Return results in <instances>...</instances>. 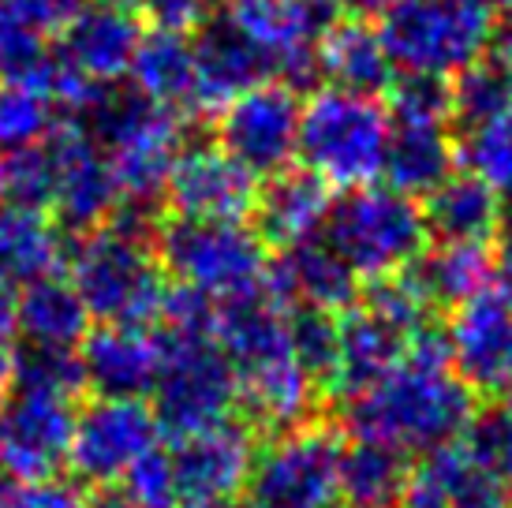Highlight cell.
Listing matches in <instances>:
<instances>
[{"instance_id":"obj_1","label":"cell","mask_w":512,"mask_h":508,"mask_svg":"<svg viewBox=\"0 0 512 508\" xmlns=\"http://www.w3.org/2000/svg\"><path fill=\"white\" fill-rule=\"evenodd\" d=\"M479 415V396L453 370L449 329L430 322L415 333L404 363L367 393L341 404V434L348 441H378L404 456H423L460 441Z\"/></svg>"},{"instance_id":"obj_2","label":"cell","mask_w":512,"mask_h":508,"mask_svg":"<svg viewBox=\"0 0 512 508\" xmlns=\"http://www.w3.org/2000/svg\"><path fill=\"white\" fill-rule=\"evenodd\" d=\"M68 269V281L75 284L94 325H157L169 277L150 236L109 221L79 236L68 251Z\"/></svg>"},{"instance_id":"obj_3","label":"cell","mask_w":512,"mask_h":508,"mask_svg":"<svg viewBox=\"0 0 512 508\" xmlns=\"http://www.w3.org/2000/svg\"><path fill=\"white\" fill-rule=\"evenodd\" d=\"M389 146V113L385 101L359 98L348 90L322 86L303 101L296 157L333 191L370 187L385 169Z\"/></svg>"},{"instance_id":"obj_4","label":"cell","mask_w":512,"mask_h":508,"mask_svg":"<svg viewBox=\"0 0 512 508\" xmlns=\"http://www.w3.org/2000/svg\"><path fill=\"white\" fill-rule=\"evenodd\" d=\"M322 240L344 258L359 281L400 277L430 247L423 206L393 187H356L333 198Z\"/></svg>"},{"instance_id":"obj_5","label":"cell","mask_w":512,"mask_h":508,"mask_svg":"<svg viewBox=\"0 0 512 508\" xmlns=\"http://www.w3.org/2000/svg\"><path fill=\"white\" fill-rule=\"evenodd\" d=\"M154 251L172 284H187L214 303L266 288L270 247L243 221H187L165 217Z\"/></svg>"},{"instance_id":"obj_6","label":"cell","mask_w":512,"mask_h":508,"mask_svg":"<svg viewBox=\"0 0 512 508\" xmlns=\"http://www.w3.org/2000/svg\"><path fill=\"white\" fill-rule=\"evenodd\" d=\"M378 19L397 75H430L449 83L486 57L494 27V15L479 0H393Z\"/></svg>"},{"instance_id":"obj_7","label":"cell","mask_w":512,"mask_h":508,"mask_svg":"<svg viewBox=\"0 0 512 508\" xmlns=\"http://www.w3.org/2000/svg\"><path fill=\"white\" fill-rule=\"evenodd\" d=\"M161 337L150 408L157 426L176 438H191L240 415V381L214 337Z\"/></svg>"},{"instance_id":"obj_8","label":"cell","mask_w":512,"mask_h":508,"mask_svg":"<svg viewBox=\"0 0 512 508\" xmlns=\"http://www.w3.org/2000/svg\"><path fill=\"white\" fill-rule=\"evenodd\" d=\"M344 434L326 423L270 438L247 479V508H333L341 501Z\"/></svg>"},{"instance_id":"obj_9","label":"cell","mask_w":512,"mask_h":508,"mask_svg":"<svg viewBox=\"0 0 512 508\" xmlns=\"http://www.w3.org/2000/svg\"><path fill=\"white\" fill-rule=\"evenodd\" d=\"M299 116H303V98L296 86L266 79L214 113V142L262 184L277 172L292 169L299 146Z\"/></svg>"},{"instance_id":"obj_10","label":"cell","mask_w":512,"mask_h":508,"mask_svg":"<svg viewBox=\"0 0 512 508\" xmlns=\"http://www.w3.org/2000/svg\"><path fill=\"white\" fill-rule=\"evenodd\" d=\"M157 415L146 400H101L75 411L72 445H68V479L79 490L116 486L146 452L157 449Z\"/></svg>"},{"instance_id":"obj_11","label":"cell","mask_w":512,"mask_h":508,"mask_svg":"<svg viewBox=\"0 0 512 508\" xmlns=\"http://www.w3.org/2000/svg\"><path fill=\"white\" fill-rule=\"evenodd\" d=\"M329 0H228L225 19L270 64V75L288 86L318 79V42L337 19Z\"/></svg>"},{"instance_id":"obj_12","label":"cell","mask_w":512,"mask_h":508,"mask_svg":"<svg viewBox=\"0 0 512 508\" xmlns=\"http://www.w3.org/2000/svg\"><path fill=\"white\" fill-rule=\"evenodd\" d=\"M75 411L72 396L12 385L0 400V471L23 486L60 479Z\"/></svg>"},{"instance_id":"obj_13","label":"cell","mask_w":512,"mask_h":508,"mask_svg":"<svg viewBox=\"0 0 512 508\" xmlns=\"http://www.w3.org/2000/svg\"><path fill=\"white\" fill-rule=\"evenodd\" d=\"M258 434L240 415L221 426H210L191 438H176L169 449L176 490L184 508L236 505L247 490L258 456Z\"/></svg>"},{"instance_id":"obj_14","label":"cell","mask_w":512,"mask_h":508,"mask_svg":"<svg viewBox=\"0 0 512 508\" xmlns=\"http://www.w3.org/2000/svg\"><path fill=\"white\" fill-rule=\"evenodd\" d=\"M53 154V221L64 228V236H86L94 228H105L120 210V184L113 176L109 154L98 142H90L72 124H64L49 135Z\"/></svg>"},{"instance_id":"obj_15","label":"cell","mask_w":512,"mask_h":508,"mask_svg":"<svg viewBox=\"0 0 512 508\" xmlns=\"http://www.w3.org/2000/svg\"><path fill=\"white\" fill-rule=\"evenodd\" d=\"M258 198V180L236 165L232 157L210 142H187L176 165H172L169 187H165V213L187 217V221H251Z\"/></svg>"},{"instance_id":"obj_16","label":"cell","mask_w":512,"mask_h":508,"mask_svg":"<svg viewBox=\"0 0 512 508\" xmlns=\"http://www.w3.org/2000/svg\"><path fill=\"white\" fill-rule=\"evenodd\" d=\"M453 370L471 393L501 400L512 389V299L501 288H483L449 318Z\"/></svg>"},{"instance_id":"obj_17","label":"cell","mask_w":512,"mask_h":508,"mask_svg":"<svg viewBox=\"0 0 512 508\" xmlns=\"http://www.w3.org/2000/svg\"><path fill=\"white\" fill-rule=\"evenodd\" d=\"M79 367L86 389L101 400H146L161 370V337L146 325H90Z\"/></svg>"},{"instance_id":"obj_18","label":"cell","mask_w":512,"mask_h":508,"mask_svg":"<svg viewBox=\"0 0 512 508\" xmlns=\"http://www.w3.org/2000/svg\"><path fill=\"white\" fill-rule=\"evenodd\" d=\"M400 508H509V482L460 438L415 456Z\"/></svg>"},{"instance_id":"obj_19","label":"cell","mask_w":512,"mask_h":508,"mask_svg":"<svg viewBox=\"0 0 512 508\" xmlns=\"http://www.w3.org/2000/svg\"><path fill=\"white\" fill-rule=\"evenodd\" d=\"M146 30L128 8H109V4H90L75 15L68 30L60 34V57L64 64L90 86H113L131 75L139 42Z\"/></svg>"},{"instance_id":"obj_20","label":"cell","mask_w":512,"mask_h":508,"mask_svg":"<svg viewBox=\"0 0 512 508\" xmlns=\"http://www.w3.org/2000/svg\"><path fill=\"white\" fill-rule=\"evenodd\" d=\"M329 210H333V187L322 184L303 165H292L258 184L251 228L270 251H288L318 240L326 232Z\"/></svg>"},{"instance_id":"obj_21","label":"cell","mask_w":512,"mask_h":508,"mask_svg":"<svg viewBox=\"0 0 512 508\" xmlns=\"http://www.w3.org/2000/svg\"><path fill=\"white\" fill-rule=\"evenodd\" d=\"M359 277L344 266V258L329 247L322 236L311 243H299L270 258L266 288L285 307H314V311L344 314L356 307L363 288Z\"/></svg>"},{"instance_id":"obj_22","label":"cell","mask_w":512,"mask_h":508,"mask_svg":"<svg viewBox=\"0 0 512 508\" xmlns=\"http://www.w3.org/2000/svg\"><path fill=\"white\" fill-rule=\"evenodd\" d=\"M217 348L236 370V381L243 374L266 370L273 363L292 359L288 344V307L273 296L270 288H258L247 296L217 303Z\"/></svg>"},{"instance_id":"obj_23","label":"cell","mask_w":512,"mask_h":508,"mask_svg":"<svg viewBox=\"0 0 512 508\" xmlns=\"http://www.w3.org/2000/svg\"><path fill=\"white\" fill-rule=\"evenodd\" d=\"M191 49H195V113H221L243 90L273 79L266 57L225 15L206 19L191 34Z\"/></svg>"},{"instance_id":"obj_24","label":"cell","mask_w":512,"mask_h":508,"mask_svg":"<svg viewBox=\"0 0 512 508\" xmlns=\"http://www.w3.org/2000/svg\"><path fill=\"white\" fill-rule=\"evenodd\" d=\"M318 79L333 90L382 101L397 83V68L378 27L363 19H337L318 42Z\"/></svg>"},{"instance_id":"obj_25","label":"cell","mask_w":512,"mask_h":508,"mask_svg":"<svg viewBox=\"0 0 512 508\" xmlns=\"http://www.w3.org/2000/svg\"><path fill=\"white\" fill-rule=\"evenodd\" d=\"M318 404H322V389L299 370L296 359L240 378V419L255 434L277 438V434L318 423Z\"/></svg>"},{"instance_id":"obj_26","label":"cell","mask_w":512,"mask_h":508,"mask_svg":"<svg viewBox=\"0 0 512 508\" xmlns=\"http://www.w3.org/2000/svg\"><path fill=\"white\" fill-rule=\"evenodd\" d=\"M68 266V240L53 213L0 202V284L23 292Z\"/></svg>"},{"instance_id":"obj_27","label":"cell","mask_w":512,"mask_h":508,"mask_svg":"<svg viewBox=\"0 0 512 508\" xmlns=\"http://www.w3.org/2000/svg\"><path fill=\"white\" fill-rule=\"evenodd\" d=\"M385 187L408 198L434 195L449 176H456V131L441 124H393L385 146Z\"/></svg>"},{"instance_id":"obj_28","label":"cell","mask_w":512,"mask_h":508,"mask_svg":"<svg viewBox=\"0 0 512 508\" xmlns=\"http://www.w3.org/2000/svg\"><path fill=\"white\" fill-rule=\"evenodd\" d=\"M423 221L434 243H456V247H490L501 225L498 191H490L483 180L468 172H456L445 184L427 195L423 202Z\"/></svg>"},{"instance_id":"obj_29","label":"cell","mask_w":512,"mask_h":508,"mask_svg":"<svg viewBox=\"0 0 512 508\" xmlns=\"http://www.w3.org/2000/svg\"><path fill=\"white\" fill-rule=\"evenodd\" d=\"M400 277L412 284V292L427 303L430 314H453L471 296H479L483 288L494 284V254L490 247L438 243L419 254Z\"/></svg>"},{"instance_id":"obj_30","label":"cell","mask_w":512,"mask_h":508,"mask_svg":"<svg viewBox=\"0 0 512 508\" xmlns=\"http://www.w3.org/2000/svg\"><path fill=\"white\" fill-rule=\"evenodd\" d=\"M90 311L68 277H45L19 292V340L30 348L75 352L90 333Z\"/></svg>"},{"instance_id":"obj_31","label":"cell","mask_w":512,"mask_h":508,"mask_svg":"<svg viewBox=\"0 0 512 508\" xmlns=\"http://www.w3.org/2000/svg\"><path fill=\"white\" fill-rule=\"evenodd\" d=\"M128 79L135 90H143L161 109L184 116L195 113V49H191V38L146 30Z\"/></svg>"},{"instance_id":"obj_32","label":"cell","mask_w":512,"mask_h":508,"mask_svg":"<svg viewBox=\"0 0 512 508\" xmlns=\"http://www.w3.org/2000/svg\"><path fill=\"white\" fill-rule=\"evenodd\" d=\"M412 456L378 441H344L341 501L344 508H400L408 490Z\"/></svg>"},{"instance_id":"obj_33","label":"cell","mask_w":512,"mask_h":508,"mask_svg":"<svg viewBox=\"0 0 512 508\" xmlns=\"http://www.w3.org/2000/svg\"><path fill=\"white\" fill-rule=\"evenodd\" d=\"M288 344L299 370L322 393H333V381L341 370V314L288 307Z\"/></svg>"},{"instance_id":"obj_34","label":"cell","mask_w":512,"mask_h":508,"mask_svg":"<svg viewBox=\"0 0 512 508\" xmlns=\"http://www.w3.org/2000/svg\"><path fill=\"white\" fill-rule=\"evenodd\" d=\"M68 116L42 86L0 83V154L42 146Z\"/></svg>"},{"instance_id":"obj_35","label":"cell","mask_w":512,"mask_h":508,"mask_svg":"<svg viewBox=\"0 0 512 508\" xmlns=\"http://www.w3.org/2000/svg\"><path fill=\"white\" fill-rule=\"evenodd\" d=\"M449 86H453V131H471L512 109V68L494 57H479Z\"/></svg>"},{"instance_id":"obj_36","label":"cell","mask_w":512,"mask_h":508,"mask_svg":"<svg viewBox=\"0 0 512 508\" xmlns=\"http://www.w3.org/2000/svg\"><path fill=\"white\" fill-rule=\"evenodd\" d=\"M456 165L490 191L512 198V109L471 131H456Z\"/></svg>"},{"instance_id":"obj_37","label":"cell","mask_w":512,"mask_h":508,"mask_svg":"<svg viewBox=\"0 0 512 508\" xmlns=\"http://www.w3.org/2000/svg\"><path fill=\"white\" fill-rule=\"evenodd\" d=\"M53 180L57 176H53L49 139L42 146L0 154V202L49 213V206H53Z\"/></svg>"},{"instance_id":"obj_38","label":"cell","mask_w":512,"mask_h":508,"mask_svg":"<svg viewBox=\"0 0 512 508\" xmlns=\"http://www.w3.org/2000/svg\"><path fill=\"white\" fill-rule=\"evenodd\" d=\"M385 113L393 124H441L453 127V86L430 75H397L385 94Z\"/></svg>"},{"instance_id":"obj_39","label":"cell","mask_w":512,"mask_h":508,"mask_svg":"<svg viewBox=\"0 0 512 508\" xmlns=\"http://www.w3.org/2000/svg\"><path fill=\"white\" fill-rule=\"evenodd\" d=\"M12 385L79 400V393H86L83 367H79V348L64 352V348H30V344H19Z\"/></svg>"},{"instance_id":"obj_40","label":"cell","mask_w":512,"mask_h":508,"mask_svg":"<svg viewBox=\"0 0 512 508\" xmlns=\"http://www.w3.org/2000/svg\"><path fill=\"white\" fill-rule=\"evenodd\" d=\"M468 445L483 464H490L501 479L509 482L512 475V400H498L490 408H479L475 423L464 434Z\"/></svg>"},{"instance_id":"obj_41","label":"cell","mask_w":512,"mask_h":508,"mask_svg":"<svg viewBox=\"0 0 512 508\" xmlns=\"http://www.w3.org/2000/svg\"><path fill=\"white\" fill-rule=\"evenodd\" d=\"M217 329V303L202 296L187 284H172L165 292L161 314H157V333L165 337H214Z\"/></svg>"},{"instance_id":"obj_42","label":"cell","mask_w":512,"mask_h":508,"mask_svg":"<svg viewBox=\"0 0 512 508\" xmlns=\"http://www.w3.org/2000/svg\"><path fill=\"white\" fill-rule=\"evenodd\" d=\"M120 490L128 494L135 508H184L180 505V490H176L169 449L146 452L143 460L120 479Z\"/></svg>"},{"instance_id":"obj_43","label":"cell","mask_w":512,"mask_h":508,"mask_svg":"<svg viewBox=\"0 0 512 508\" xmlns=\"http://www.w3.org/2000/svg\"><path fill=\"white\" fill-rule=\"evenodd\" d=\"M83 0H0V15L12 19L19 27H30L53 38V34H64L68 23L83 12Z\"/></svg>"},{"instance_id":"obj_44","label":"cell","mask_w":512,"mask_h":508,"mask_svg":"<svg viewBox=\"0 0 512 508\" xmlns=\"http://www.w3.org/2000/svg\"><path fill=\"white\" fill-rule=\"evenodd\" d=\"M143 12L150 19V30L191 38L210 19V4L206 0H143Z\"/></svg>"},{"instance_id":"obj_45","label":"cell","mask_w":512,"mask_h":508,"mask_svg":"<svg viewBox=\"0 0 512 508\" xmlns=\"http://www.w3.org/2000/svg\"><path fill=\"white\" fill-rule=\"evenodd\" d=\"M490 254H494V288H501L512 299V198L501 210V225L490 243Z\"/></svg>"},{"instance_id":"obj_46","label":"cell","mask_w":512,"mask_h":508,"mask_svg":"<svg viewBox=\"0 0 512 508\" xmlns=\"http://www.w3.org/2000/svg\"><path fill=\"white\" fill-rule=\"evenodd\" d=\"M19 352V292L0 284V359Z\"/></svg>"},{"instance_id":"obj_47","label":"cell","mask_w":512,"mask_h":508,"mask_svg":"<svg viewBox=\"0 0 512 508\" xmlns=\"http://www.w3.org/2000/svg\"><path fill=\"white\" fill-rule=\"evenodd\" d=\"M486 57L501 60V64H509L512 68V12L494 19V27H490V45H486Z\"/></svg>"},{"instance_id":"obj_48","label":"cell","mask_w":512,"mask_h":508,"mask_svg":"<svg viewBox=\"0 0 512 508\" xmlns=\"http://www.w3.org/2000/svg\"><path fill=\"white\" fill-rule=\"evenodd\" d=\"M0 508H38L34 505V490L23 486V482L8 479V475L0 471Z\"/></svg>"},{"instance_id":"obj_49","label":"cell","mask_w":512,"mask_h":508,"mask_svg":"<svg viewBox=\"0 0 512 508\" xmlns=\"http://www.w3.org/2000/svg\"><path fill=\"white\" fill-rule=\"evenodd\" d=\"M329 4L348 15V19H367V15H382L393 0H329Z\"/></svg>"},{"instance_id":"obj_50","label":"cell","mask_w":512,"mask_h":508,"mask_svg":"<svg viewBox=\"0 0 512 508\" xmlns=\"http://www.w3.org/2000/svg\"><path fill=\"white\" fill-rule=\"evenodd\" d=\"M486 12L494 15V12H501V15H509L512 12V0H479Z\"/></svg>"},{"instance_id":"obj_51","label":"cell","mask_w":512,"mask_h":508,"mask_svg":"<svg viewBox=\"0 0 512 508\" xmlns=\"http://www.w3.org/2000/svg\"><path fill=\"white\" fill-rule=\"evenodd\" d=\"M98 4H109V8H135V4H143V0H98Z\"/></svg>"},{"instance_id":"obj_52","label":"cell","mask_w":512,"mask_h":508,"mask_svg":"<svg viewBox=\"0 0 512 508\" xmlns=\"http://www.w3.org/2000/svg\"><path fill=\"white\" fill-rule=\"evenodd\" d=\"M509 505H512V475H509Z\"/></svg>"},{"instance_id":"obj_53","label":"cell","mask_w":512,"mask_h":508,"mask_svg":"<svg viewBox=\"0 0 512 508\" xmlns=\"http://www.w3.org/2000/svg\"><path fill=\"white\" fill-rule=\"evenodd\" d=\"M217 508H236V505H217Z\"/></svg>"},{"instance_id":"obj_54","label":"cell","mask_w":512,"mask_h":508,"mask_svg":"<svg viewBox=\"0 0 512 508\" xmlns=\"http://www.w3.org/2000/svg\"><path fill=\"white\" fill-rule=\"evenodd\" d=\"M333 508H344V505H333Z\"/></svg>"}]
</instances>
